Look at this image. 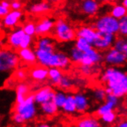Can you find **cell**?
<instances>
[{"mask_svg":"<svg viewBox=\"0 0 127 127\" xmlns=\"http://www.w3.org/2000/svg\"><path fill=\"white\" fill-rule=\"evenodd\" d=\"M100 80L112 90V94L123 98L127 93V75L121 67L109 66L103 71Z\"/></svg>","mask_w":127,"mask_h":127,"instance_id":"cell-1","label":"cell"},{"mask_svg":"<svg viewBox=\"0 0 127 127\" xmlns=\"http://www.w3.org/2000/svg\"><path fill=\"white\" fill-rule=\"evenodd\" d=\"M36 60L39 65L46 68H58L62 70L68 69L71 65L69 56L62 51L46 52L35 49Z\"/></svg>","mask_w":127,"mask_h":127,"instance_id":"cell-2","label":"cell"},{"mask_svg":"<svg viewBox=\"0 0 127 127\" xmlns=\"http://www.w3.org/2000/svg\"><path fill=\"white\" fill-rule=\"evenodd\" d=\"M55 40L59 42H70L76 39V29L67 20L59 18L55 21V25L51 33Z\"/></svg>","mask_w":127,"mask_h":127,"instance_id":"cell-3","label":"cell"},{"mask_svg":"<svg viewBox=\"0 0 127 127\" xmlns=\"http://www.w3.org/2000/svg\"><path fill=\"white\" fill-rule=\"evenodd\" d=\"M37 104L34 99V94L29 93L20 103H16L14 106V112L19 113L25 123L29 122L36 117L37 116Z\"/></svg>","mask_w":127,"mask_h":127,"instance_id":"cell-4","label":"cell"},{"mask_svg":"<svg viewBox=\"0 0 127 127\" xmlns=\"http://www.w3.org/2000/svg\"><path fill=\"white\" fill-rule=\"evenodd\" d=\"M93 27L95 31L117 35L119 31V20L109 14H103L96 18Z\"/></svg>","mask_w":127,"mask_h":127,"instance_id":"cell-5","label":"cell"},{"mask_svg":"<svg viewBox=\"0 0 127 127\" xmlns=\"http://www.w3.org/2000/svg\"><path fill=\"white\" fill-rule=\"evenodd\" d=\"M19 64L17 53L12 49H0V72L14 70Z\"/></svg>","mask_w":127,"mask_h":127,"instance_id":"cell-6","label":"cell"},{"mask_svg":"<svg viewBox=\"0 0 127 127\" xmlns=\"http://www.w3.org/2000/svg\"><path fill=\"white\" fill-rule=\"evenodd\" d=\"M126 54L120 53L113 47L105 51L103 55V62L108 66L122 67L126 65Z\"/></svg>","mask_w":127,"mask_h":127,"instance_id":"cell-7","label":"cell"},{"mask_svg":"<svg viewBox=\"0 0 127 127\" xmlns=\"http://www.w3.org/2000/svg\"><path fill=\"white\" fill-rule=\"evenodd\" d=\"M116 35L96 31L95 38L93 42V47L100 52H105L113 47Z\"/></svg>","mask_w":127,"mask_h":127,"instance_id":"cell-8","label":"cell"},{"mask_svg":"<svg viewBox=\"0 0 127 127\" xmlns=\"http://www.w3.org/2000/svg\"><path fill=\"white\" fill-rule=\"evenodd\" d=\"M55 20L49 16H44L35 23V35L44 36L50 35L53 32Z\"/></svg>","mask_w":127,"mask_h":127,"instance_id":"cell-9","label":"cell"},{"mask_svg":"<svg viewBox=\"0 0 127 127\" xmlns=\"http://www.w3.org/2000/svg\"><path fill=\"white\" fill-rule=\"evenodd\" d=\"M103 61V54L100 51L92 47L90 49L85 52L80 65L93 66L99 65Z\"/></svg>","mask_w":127,"mask_h":127,"instance_id":"cell-10","label":"cell"},{"mask_svg":"<svg viewBox=\"0 0 127 127\" xmlns=\"http://www.w3.org/2000/svg\"><path fill=\"white\" fill-rule=\"evenodd\" d=\"M119 98L113 94H108L106 95L105 101L96 109V115L100 117L103 114L109 113L110 111H113L119 106Z\"/></svg>","mask_w":127,"mask_h":127,"instance_id":"cell-11","label":"cell"},{"mask_svg":"<svg viewBox=\"0 0 127 127\" xmlns=\"http://www.w3.org/2000/svg\"><path fill=\"white\" fill-rule=\"evenodd\" d=\"M23 12L22 10H10L2 18V24L5 28L13 29L18 26L23 17Z\"/></svg>","mask_w":127,"mask_h":127,"instance_id":"cell-12","label":"cell"},{"mask_svg":"<svg viewBox=\"0 0 127 127\" xmlns=\"http://www.w3.org/2000/svg\"><path fill=\"white\" fill-rule=\"evenodd\" d=\"M24 35L25 32L22 26L15 27L7 37V43L12 50H19L20 43Z\"/></svg>","mask_w":127,"mask_h":127,"instance_id":"cell-13","label":"cell"},{"mask_svg":"<svg viewBox=\"0 0 127 127\" xmlns=\"http://www.w3.org/2000/svg\"><path fill=\"white\" fill-rule=\"evenodd\" d=\"M52 9H53V5L49 2L46 0H42L29 5L27 10L29 13L34 16H40V15H45L49 12Z\"/></svg>","mask_w":127,"mask_h":127,"instance_id":"cell-14","label":"cell"},{"mask_svg":"<svg viewBox=\"0 0 127 127\" xmlns=\"http://www.w3.org/2000/svg\"><path fill=\"white\" fill-rule=\"evenodd\" d=\"M35 46L36 49L46 52H55L56 50V40L49 35L39 36L35 41Z\"/></svg>","mask_w":127,"mask_h":127,"instance_id":"cell-15","label":"cell"},{"mask_svg":"<svg viewBox=\"0 0 127 127\" xmlns=\"http://www.w3.org/2000/svg\"><path fill=\"white\" fill-rule=\"evenodd\" d=\"M80 9L83 14L88 16H95L100 9V3L95 0H82Z\"/></svg>","mask_w":127,"mask_h":127,"instance_id":"cell-16","label":"cell"},{"mask_svg":"<svg viewBox=\"0 0 127 127\" xmlns=\"http://www.w3.org/2000/svg\"><path fill=\"white\" fill-rule=\"evenodd\" d=\"M55 94V91L51 86H46L41 89L34 93V99L36 104L41 105L42 103L46 102L49 100H53Z\"/></svg>","mask_w":127,"mask_h":127,"instance_id":"cell-17","label":"cell"},{"mask_svg":"<svg viewBox=\"0 0 127 127\" xmlns=\"http://www.w3.org/2000/svg\"><path fill=\"white\" fill-rule=\"evenodd\" d=\"M75 104H76V112L79 113H84L89 109L90 103L89 98L83 93H76L73 95Z\"/></svg>","mask_w":127,"mask_h":127,"instance_id":"cell-18","label":"cell"},{"mask_svg":"<svg viewBox=\"0 0 127 127\" xmlns=\"http://www.w3.org/2000/svg\"><path fill=\"white\" fill-rule=\"evenodd\" d=\"M95 34L96 31L93 26H81L76 29V37L83 38L90 44H93L95 38Z\"/></svg>","mask_w":127,"mask_h":127,"instance_id":"cell-19","label":"cell"},{"mask_svg":"<svg viewBox=\"0 0 127 127\" xmlns=\"http://www.w3.org/2000/svg\"><path fill=\"white\" fill-rule=\"evenodd\" d=\"M17 55L19 58V60L26 65H33L37 63L35 50L32 48L19 49L18 50Z\"/></svg>","mask_w":127,"mask_h":127,"instance_id":"cell-20","label":"cell"},{"mask_svg":"<svg viewBox=\"0 0 127 127\" xmlns=\"http://www.w3.org/2000/svg\"><path fill=\"white\" fill-rule=\"evenodd\" d=\"M29 76L34 81L43 83L48 79V68L42 65L34 66L29 72Z\"/></svg>","mask_w":127,"mask_h":127,"instance_id":"cell-21","label":"cell"},{"mask_svg":"<svg viewBox=\"0 0 127 127\" xmlns=\"http://www.w3.org/2000/svg\"><path fill=\"white\" fill-rule=\"evenodd\" d=\"M39 106L42 114L47 116H55L59 110V108L56 106V105L53 102V100H49L46 102H43Z\"/></svg>","mask_w":127,"mask_h":127,"instance_id":"cell-22","label":"cell"},{"mask_svg":"<svg viewBox=\"0 0 127 127\" xmlns=\"http://www.w3.org/2000/svg\"><path fill=\"white\" fill-rule=\"evenodd\" d=\"M16 103L23 102L26 97L29 94V87L26 83H21L16 88Z\"/></svg>","mask_w":127,"mask_h":127,"instance_id":"cell-23","label":"cell"},{"mask_svg":"<svg viewBox=\"0 0 127 127\" xmlns=\"http://www.w3.org/2000/svg\"><path fill=\"white\" fill-rule=\"evenodd\" d=\"M62 109L64 113L66 114H73L75 113H76V104H75L73 94L71 93L67 94L66 99L63 104Z\"/></svg>","mask_w":127,"mask_h":127,"instance_id":"cell-24","label":"cell"},{"mask_svg":"<svg viewBox=\"0 0 127 127\" xmlns=\"http://www.w3.org/2000/svg\"><path fill=\"white\" fill-rule=\"evenodd\" d=\"M76 127H101L100 123L93 116H86L80 119L76 123Z\"/></svg>","mask_w":127,"mask_h":127,"instance_id":"cell-25","label":"cell"},{"mask_svg":"<svg viewBox=\"0 0 127 127\" xmlns=\"http://www.w3.org/2000/svg\"><path fill=\"white\" fill-rule=\"evenodd\" d=\"M126 14H127V8L123 6L121 3H116L113 5L109 10V15H111L113 17L117 19L118 20L123 18V16H126Z\"/></svg>","mask_w":127,"mask_h":127,"instance_id":"cell-26","label":"cell"},{"mask_svg":"<svg viewBox=\"0 0 127 127\" xmlns=\"http://www.w3.org/2000/svg\"><path fill=\"white\" fill-rule=\"evenodd\" d=\"M63 76V72L60 69L58 68L48 69V79H49L51 84L57 86Z\"/></svg>","mask_w":127,"mask_h":127,"instance_id":"cell-27","label":"cell"},{"mask_svg":"<svg viewBox=\"0 0 127 127\" xmlns=\"http://www.w3.org/2000/svg\"><path fill=\"white\" fill-rule=\"evenodd\" d=\"M113 48L122 53L127 55V40L126 37L120 36L118 37V38L116 37L113 45Z\"/></svg>","mask_w":127,"mask_h":127,"instance_id":"cell-28","label":"cell"},{"mask_svg":"<svg viewBox=\"0 0 127 127\" xmlns=\"http://www.w3.org/2000/svg\"><path fill=\"white\" fill-rule=\"evenodd\" d=\"M83 54H84L83 52H82L81 50L73 46L70 49L69 52V57L72 63L77 64V65H80Z\"/></svg>","mask_w":127,"mask_h":127,"instance_id":"cell-29","label":"cell"},{"mask_svg":"<svg viewBox=\"0 0 127 127\" xmlns=\"http://www.w3.org/2000/svg\"><path fill=\"white\" fill-rule=\"evenodd\" d=\"M57 86L62 90H69V89L73 87L74 81L70 76L63 74V76H62L61 79L59 80Z\"/></svg>","mask_w":127,"mask_h":127,"instance_id":"cell-30","label":"cell"},{"mask_svg":"<svg viewBox=\"0 0 127 127\" xmlns=\"http://www.w3.org/2000/svg\"><path fill=\"white\" fill-rule=\"evenodd\" d=\"M74 46L77 48L78 49L81 50L82 52H85L88 51L89 49H90L93 47V45L88 42L86 39L80 38V37H76V39H75V44Z\"/></svg>","mask_w":127,"mask_h":127,"instance_id":"cell-31","label":"cell"},{"mask_svg":"<svg viewBox=\"0 0 127 127\" xmlns=\"http://www.w3.org/2000/svg\"><path fill=\"white\" fill-rule=\"evenodd\" d=\"M66 95L67 94L64 91H62V90L55 91L53 101L59 109H62L63 104L66 99Z\"/></svg>","mask_w":127,"mask_h":127,"instance_id":"cell-32","label":"cell"},{"mask_svg":"<svg viewBox=\"0 0 127 127\" xmlns=\"http://www.w3.org/2000/svg\"><path fill=\"white\" fill-rule=\"evenodd\" d=\"M93 96L94 99L98 102H103L106 99V93L105 91V88L103 87H96L93 91Z\"/></svg>","mask_w":127,"mask_h":127,"instance_id":"cell-33","label":"cell"},{"mask_svg":"<svg viewBox=\"0 0 127 127\" xmlns=\"http://www.w3.org/2000/svg\"><path fill=\"white\" fill-rule=\"evenodd\" d=\"M98 65H95L93 66H88V65H80L79 66V70L80 72L85 76H92L94 73H97L99 72V69H98Z\"/></svg>","mask_w":127,"mask_h":127,"instance_id":"cell-34","label":"cell"},{"mask_svg":"<svg viewBox=\"0 0 127 127\" xmlns=\"http://www.w3.org/2000/svg\"><path fill=\"white\" fill-rule=\"evenodd\" d=\"M100 119L103 123L107 124V125H111L113 123H115V121L116 120L117 114L114 110L110 111L109 113H106L105 114H103L102 116H101Z\"/></svg>","mask_w":127,"mask_h":127,"instance_id":"cell-35","label":"cell"},{"mask_svg":"<svg viewBox=\"0 0 127 127\" xmlns=\"http://www.w3.org/2000/svg\"><path fill=\"white\" fill-rule=\"evenodd\" d=\"M22 28L23 29L25 34L33 37L35 35V22H34L33 21L26 22Z\"/></svg>","mask_w":127,"mask_h":127,"instance_id":"cell-36","label":"cell"},{"mask_svg":"<svg viewBox=\"0 0 127 127\" xmlns=\"http://www.w3.org/2000/svg\"><path fill=\"white\" fill-rule=\"evenodd\" d=\"M118 34L120 36L126 37L127 35V16L119 19V31Z\"/></svg>","mask_w":127,"mask_h":127,"instance_id":"cell-37","label":"cell"},{"mask_svg":"<svg viewBox=\"0 0 127 127\" xmlns=\"http://www.w3.org/2000/svg\"><path fill=\"white\" fill-rule=\"evenodd\" d=\"M34 44V37L25 34L23 38L22 39V42L20 43L19 49H27L31 48V46Z\"/></svg>","mask_w":127,"mask_h":127,"instance_id":"cell-38","label":"cell"},{"mask_svg":"<svg viewBox=\"0 0 127 127\" xmlns=\"http://www.w3.org/2000/svg\"><path fill=\"white\" fill-rule=\"evenodd\" d=\"M23 8V3L20 0H12L10 1V10H22Z\"/></svg>","mask_w":127,"mask_h":127,"instance_id":"cell-39","label":"cell"},{"mask_svg":"<svg viewBox=\"0 0 127 127\" xmlns=\"http://www.w3.org/2000/svg\"><path fill=\"white\" fill-rule=\"evenodd\" d=\"M14 76L18 80H25L27 78V72L23 69H19L15 72Z\"/></svg>","mask_w":127,"mask_h":127,"instance_id":"cell-40","label":"cell"},{"mask_svg":"<svg viewBox=\"0 0 127 127\" xmlns=\"http://www.w3.org/2000/svg\"><path fill=\"white\" fill-rule=\"evenodd\" d=\"M12 121L16 125H22L25 123L24 119L17 113H14V115L12 116Z\"/></svg>","mask_w":127,"mask_h":127,"instance_id":"cell-41","label":"cell"},{"mask_svg":"<svg viewBox=\"0 0 127 127\" xmlns=\"http://www.w3.org/2000/svg\"><path fill=\"white\" fill-rule=\"evenodd\" d=\"M10 11V9L9 8H5V7L2 6L0 4V19H2L5 15H7L9 12Z\"/></svg>","mask_w":127,"mask_h":127,"instance_id":"cell-42","label":"cell"},{"mask_svg":"<svg viewBox=\"0 0 127 127\" xmlns=\"http://www.w3.org/2000/svg\"><path fill=\"white\" fill-rule=\"evenodd\" d=\"M0 4H1L2 6L5 7V8H9L10 7V1L9 0H1L0 1Z\"/></svg>","mask_w":127,"mask_h":127,"instance_id":"cell-43","label":"cell"},{"mask_svg":"<svg viewBox=\"0 0 127 127\" xmlns=\"http://www.w3.org/2000/svg\"><path fill=\"white\" fill-rule=\"evenodd\" d=\"M116 127H127V122H126V120H125V119H123V120H121L120 122L117 123Z\"/></svg>","mask_w":127,"mask_h":127,"instance_id":"cell-44","label":"cell"},{"mask_svg":"<svg viewBox=\"0 0 127 127\" xmlns=\"http://www.w3.org/2000/svg\"><path fill=\"white\" fill-rule=\"evenodd\" d=\"M35 127H52L49 124L46 123H39Z\"/></svg>","mask_w":127,"mask_h":127,"instance_id":"cell-45","label":"cell"},{"mask_svg":"<svg viewBox=\"0 0 127 127\" xmlns=\"http://www.w3.org/2000/svg\"><path fill=\"white\" fill-rule=\"evenodd\" d=\"M113 1V0H99V2H102L103 3H110Z\"/></svg>","mask_w":127,"mask_h":127,"instance_id":"cell-46","label":"cell"},{"mask_svg":"<svg viewBox=\"0 0 127 127\" xmlns=\"http://www.w3.org/2000/svg\"><path fill=\"white\" fill-rule=\"evenodd\" d=\"M121 4H122L123 6H125V7H126V8H127V0H122Z\"/></svg>","mask_w":127,"mask_h":127,"instance_id":"cell-47","label":"cell"},{"mask_svg":"<svg viewBox=\"0 0 127 127\" xmlns=\"http://www.w3.org/2000/svg\"><path fill=\"white\" fill-rule=\"evenodd\" d=\"M51 2H53V3H58V2H60V0H51Z\"/></svg>","mask_w":127,"mask_h":127,"instance_id":"cell-48","label":"cell"},{"mask_svg":"<svg viewBox=\"0 0 127 127\" xmlns=\"http://www.w3.org/2000/svg\"><path fill=\"white\" fill-rule=\"evenodd\" d=\"M95 1H98V2H99V0H95Z\"/></svg>","mask_w":127,"mask_h":127,"instance_id":"cell-49","label":"cell"},{"mask_svg":"<svg viewBox=\"0 0 127 127\" xmlns=\"http://www.w3.org/2000/svg\"><path fill=\"white\" fill-rule=\"evenodd\" d=\"M9 1H12V0H9Z\"/></svg>","mask_w":127,"mask_h":127,"instance_id":"cell-50","label":"cell"}]
</instances>
